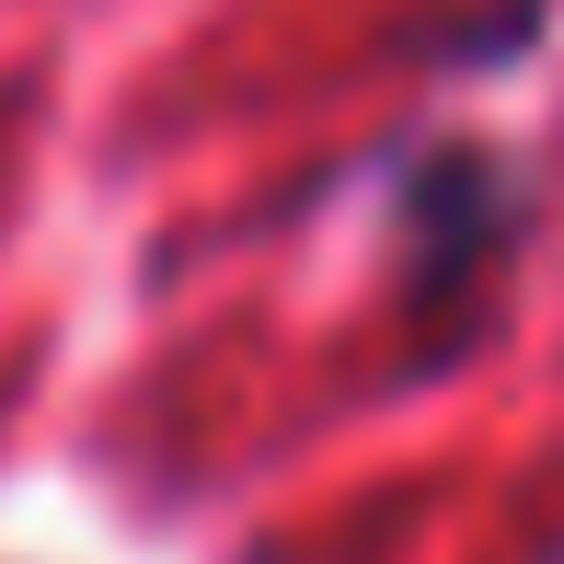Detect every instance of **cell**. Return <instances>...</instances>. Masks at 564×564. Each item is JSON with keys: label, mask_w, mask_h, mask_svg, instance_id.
<instances>
[{"label": "cell", "mask_w": 564, "mask_h": 564, "mask_svg": "<svg viewBox=\"0 0 564 564\" xmlns=\"http://www.w3.org/2000/svg\"><path fill=\"white\" fill-rule=\"evenodd\" d=\"M507 242H519V185H507L484 150L415 162V185H403V312L449 335V323L496 289Z\"/></svg>", "instance_id": "1"}]
</instances>
